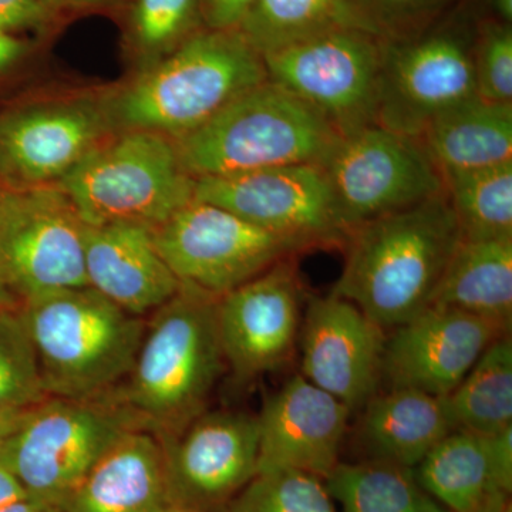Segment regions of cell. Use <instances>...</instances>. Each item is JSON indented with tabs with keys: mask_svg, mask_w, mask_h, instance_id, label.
Listing matches in <instances>:
<instances>
[{
	"mask_svg": "<svg viewBox=\"0 0 512 512\" xmlns=\"http://www.w3.org/2000/svg\"><path fill=\"white\" fill-rule=\"evenodd\" d=\"M461 232L446 192L359 225L332 295L355 303L380 328H397L429 308Z\"/></svg>",
	"mask_w": 512,
	"mask_h": 512,
	"instance_id": "1",
	"label": "cell"
},
{
	"mask_svg": "<svg viewBox=\"0 0 512 512\" xmlns=\"http://www.w3.org/2000/svg\"><path fill=\"white\" fill-rule=\"evenodd\" d=\"M268 80L264 59L239 30L191 36L117 94L107 120L123 130L178 140Z\"/></svg>",
	"mask_w": 512,
	"mask_h": 512,
	"instance_id": "2",
	"label": "cell"
},
{
	"mask_svg": "<svg viewBox=\"0 0 512 512\" xmlns=\"http://www.w3.org/2000/svg\"><path fill=\"white\" fill-rule=\"evenodd\" d=\"M217 301L181 285L146 326L124 394L143 429L173 436L204 412L225 363Z\"/></svg>",
	"mask_w": 512,
	"mask_h": 512,
	"instance_id": "3",
	"label": "cell"
},
{
	"mask_svg": "<svg viewBox=\"0 0 512 512\" xmlns=\"http://www.w3.org/2000/svg\"><path fill=\"white\" fill-rule=\"evenodd\" d=\"M47 397L97 399L128 376L147 323L93 288L25 303L20 313Z\"/></svg>",
	"mask_w": 512,
	"mask_h": 512,
	"instance_id": "4",
	"label": "cell"
},
{
	"mask_svg": "<svg viewBox=\"0 0 512 512\" xmlns=\"http://www.w3.org/2000/svg\"><path fill=\"white\" fill-rule=\"evenodd\" d=\"M340 140L342 134L318 110L266 80L173 143L184 170L200 178L323 165Z\"/></svg>",
	"mask_w": 512,
	"mask_h": 512,
	"instance_id": "5",
	"label": "cell"
},
{
	"mask_svg": "<svg viewBox=\"0 0 512 512\" xmlns=\"http://www.w3.org/2000/svg\"><path fill=\"white\" fill-rule=\"evenodd\" d=\"M84 224L156 228L194 200L173 140L130 130L96 146L57 183Z\"/></svg>",
	"mask_w": 512,
	"mask_h": 512,
	"instance_id": "6",
	"label": "cell"
},
{
	"mask_svg": "<svg viewBox=\"0 0 512 512\" xmlns=\"http://www.w3.org/2000/svg\"><path fill=\"white\" fill-rule=\"evenodd\" d=\"M97 399L49 397L26 412L3 444L0 463L30 500L62 508L104 451L140 427L124 404Z\"/></svg>",
	"mask_w": 512,
	"mask_h": 512,
	"instance_id": "7",
	"label": "cell"
},
{
	"mask_svg": "<svg viewBox=\"0 0 512 512\" xmlns=\"http://www.w3.org/2000/svg\"><path fill=\"white\" fill-rule=\"evenodd\" d=\"M262 59L268 80L318 110L342 137L376 124L382 37L356 28L326 30Z\"/></svg>",
	"mask_w": 512,
	"mask_h": 512,
	"instance_id": "8",
	"label": "cell"
},
{
	"mask_svg": "<svg viewBox=\"0 0 512 512\" xmlns=\"http://www.w3.org/2000/svg\"><path fill=\"white\" fill-rule=\"evenodd\" d=\"M153 238L181 285L215 298L301 252L292 242L197 200L153 228Z\"/></svg>",
	"mask_w": 512,
	"mask_h": 512,
	"instance_id": "9",
	"label": "cell"
},
{
	"mask_svg": "<svg viewBox=\"0 0 512 512\" xmlns=\"http://www.w3.org/2000/svg\"><path fill=\"white\" fill-rule=\"evenodd\" d=\"M340 220L359 225L444 194V178L419 138L370 124L342 137L322 165Z\"/></svg>",
	"mask_w": 512,
	"mask_h": 512,
	"instance_id": "10",
	"label": "cell"
},
{
	"mask_svg": "<svg viewBox=\"0 0 512 512\" xmlns=\"http://www.w3.org/2000/svg\"><path fill=\"white\" fill-rule=\"evenodd\" d=\"M194 200L224 208L292 242L301 252L345 248L348 242V228L340 220L322 165H282L195 178Z\"/></svg>",
	"mask_w": 512,
	"mask_h": 512,
	"instance_id": "11",
	"label": "cell"
},
{
	"mask_svg": "<svg viewBox=\"0 0 512 512\" xmlns=\"http://www.w3.org/2000/svg\"><path fill=\"white\" fill-rule=\"evenodd\" d=\"M86 227L59 185L6 192L0 279L25 302L87 288Z\"/></svg>",
	"mask_w": 512,
	"mask_h": 512,
	"instance_id": "12",
	"label": "cell"
},
{
	"mask_svg": "<svg viewBox=\"0 0 512 512\" xmlns=\"http://www.w3.org/2000/svg\"><path fill=\"white\" fill-rule=\"evenodd\" d=\"M477 96L474 46L451 32L383 42L376 124L419 138L427 126Z\"/></svg>",
	"mask_w": 512,
	"mask_h": 512,
	"instance_id": "13",
	"label": "cell"
},
{
	"mask_svg": "<svg viewBox=\"0 0 512 512\" xmlns=\"http://www.w3.org/2000/svg\"><path fill=\"white\" fill-rule=\"evenodd\" d=\"M291 259L218 298L222 352L239 379L278 369L292 356L301 322V285Z\"/></svg>",
	"mask_w": 512,
	"mask_h": 512,
	"instance_id": "14",
	"label": "cell"
},
{
	"mask_svg": "<svg viewBox=\"0 0 512 512\" xmlns=\"http://www.w3.org/2000/svg\"><path fill=\"white\" fill-rule=\"evenodd\" d=\"M505 333L508 329L493 320L431 305L397 326L384 346L383 373L392 387L446 397Z\"/></svg>",
	"mask_w": 512,
	"mask_h": 512,
	"instance_id": "15",
	"label": "cell"
},
{
	"mask_svg": "<svg viewBox=\"0 0 512 512\" xmlns=\"http://www.w3.org/2000/svg\"><path fill=\"white\" fill-rule=\"evenodd\" d=\"M258 454V417L200 414L165 440L171 500L194 505L227 500L256 476Z\"/></svg>",
	"mask_w": 512,
	"mask_h": 512,
	"instance_id": "16",
	"label": "cell"
},
{
	"mask_svg": "<svg viewBox=\"0 0 512 512\" xmlns=\"http://www.w3.org/2000/svg\"><path fill=\"white\" fill-rule=\"evenodd\" d=\"M384 346L383 329L355 303L332 293L312 299L303 323L302 376L350 412L362 409L382 376Z\"/></svg>",
	"mask_w": 512,
	"mask_h": 512,
	"instance_id": "17",
	"label": "cell"
},
{
	"mask_svg": "<svg viewBox=\"0 0 512 512\" xmlns=\"http://www.w3.org/2000/svg\"><path fill=\"white\" fill-rule=\"evenodd\" d=\"M350 410L302 375L269 397L259 421L256 474L298 470L325 480L338 466Z\"/></svg>",
	"mask_w": 512,
	"mask_h": 512,
	"instance_id": "18",
	"label": "cell"
},
{
	"mask_svg": "<svg viewBox=\"0 0 512 512\" xmlns=\"http://www.w3.org/2000/svg\"><path fill=\"white\" fill-rule=\"evenodd\" d=\"M92 104L33 107L0 120V156L6 171L32 187L59 183L109 126Z\"/></svg>",
	"mask_w": 512,
	"mask_h": 512,
	"instance_id": "19",
	"label": "cell"
},
{
	"mask_svg": "<svg viewBox=\"0 0 512 512\" xmlns=\"http://www.w3.org/2000/svg\"><path fill=\"white\" fill-rule=\"evenodd\" d=\"M84 256L90 288L131 315L157 311L181 289L144 225H87Z\"/></svg>",
	"mask_w": 512,
	"mask_h": 512,
	"instance_id": "20",
	"label": "cell"
},
{
	"mask_svg": "<svg viewBox=\"0 0 512 512\" xmlns=\"http://www.w3.org/2000/svg\"><path fill=\"white\" fill-rule=\"evenodd\" d=\"M170 501L164 448L151 431L136 427L104 451L62 510L165 512Z\"/></svg>",
	"mask_w": 512,
	"mask_h": 512,
	"instance_id": "21",
	"label": "cell"
},
{
	"mask_svg": "<svg viewBox=\"0 0 512 512\" xmlns=\"http://www.w3.org/2000/svg\"><path fill=\"white\" fill-rule=\"evenodd\" d=\"M362 437L376 460L413 468L457 430L446 397L392 387L365 404Z\"/></svg>",
	"mask_w": 512,
	"mask_h": 512,
	"instance_id": "22",
	"label": "cell"
},
{
	"mask_svg": "<svg viewBox=\"0 0 512 512\" xmlns=\"http://www.w3.org/2000/svg\"><path fill=\"white\" fill-rule=\"evenodd\" d=\"M441 174L512 160V103L473 99L444 111L419 137Z\"/></svg>",
	"mask_w": 512,
	"mask_h": 512,
	"instance_id": "23",
	"label": "cell"
},
{
	"mask_svg": "<svg viewBox=\"0 0 512 512\" xmlns=\"http://www.w3.org/2000/svg\"><path fill=\"white\" fill-rule=\"evenodd\" d=\"M431 305L471 313L510 330L512 239H461L444 269Z\"/></svg>",
	"mask_w": 512,
	"mask_h": 512,
	"instance_id": "24",
	"label": "cell"
},
{
	"mask_svg": "<svg viewBox=\"0 0 512 512\" xmlns=\"http://www.w3.org/2000/svg\"><path fill=\"white\" fill-rule=\"evenodd\" d=\"M417 481L450 512H507V494L495 490L484 437L454 430L417 464Z\"/></svg>",
	"mask_w": 512,
	"mask_h": 512,
	"instance_id": "25",
	"label": "cell"
},
{
	"mask_svg": "<svg viewBox=\"0 0 512 512\" xmlns=\"http://www.w3.org/2000/svg\"><path fill=\"white\" fill-rule=\"evenodd\" d=\"M457 430L488 437L512 426V340L500 336L446 396Z\"/></svg>",
	"mask_w": 512,
	"mask_h": 512,
	"instance_id": "26",
	"label": "cell"
},
{
	"mask_svg": "<svg viewBox=\"0 0 512 512\" xmlns=\"http://www.w3.org/2000/svg\"><path fill=\"white\" fill-rule=\"evenodd\" d=\"M325 485L343 512H450L421 487L413 468L386 461L338 464Z\"/></svg>",
	"mask_w": 512,
	"mask_h": 512,
	"instance_id": "27",
	"label": "cell"
},
{
	"mask_svg": "<svg viewBox=\"0 0 512 512\" xmlns=\"http://www.w3.org/2000/svg\"><path fill=\"white\" fill-rule=\"evenodd\" d=\"M366 30L353 0H255L239 32L259 55L326 30Z\"/></svg>",
	"mask_w": 512,
	"mask_h": 512,
	"instance_id": "28",
	"label": "cell"
},
{
	"mask_svg": "<svg viewBox=\"0 0 512 512\" xmlns=\"http://www.w3.org/2000/svg\"><path fill=\"white\" fill-rule=\"evenodd\" d=\"M443 178L463 239H512V160Z\"/></svg>",
	"mask_w": 512,
	"mask_h": 512,
	"instance_id": "29",
	"label": "cell"
},
{
	"mask_svg": "<svg viewBox=\"0 0 512 512\" xmlns=\"http://www.w3.org/2000/svg\"><path fill=\"white\" fill-rule=\"evenodd\" d=\"M35 349L20 315L0 311V412L28 410L45 402Z\"/></svg>",
	"mask_w": 512,
	"mask_h": 512,
	"instance_id": "30",
	"label": "cell"
},
{
	"mask_svg": "<svg viewBox=\"0 0 512 512\" xmlns=\"http://www.w3.org/2000/svg\"><path fill=\"white\" fill-rule=\"evenodd\" d=\"M322 478L298 470L256 474L231 512H336Z\"/></svg>",
	"mask_w": 512,
	"mask_h": 512,
	"instance_id": "31",
	"label": "cell"
},
{
	"mask_svg": "<svg viewBox=\"0 0 512 512\" xmlns=\"http://www.w3.org/2000/svg\"><path fill=\"white\" fill-rule=\"evenodd\" d=\"M200 0H136L133 32L146 53H161L175 45L190 29Z\"/></svg>",
	"mask_w": 512,
	"mask_h": 512,
	"instance_id": "32",
	"label": "cell"
},
{
	"mask_svg": "<svg viewBox=\"0 0 512 512\" xmlns=\"http://www.w3.org/2000/svg\"><path fill=\"white\" fill-rule=\"evenodd\" d=\"M477 96L493 103H512V32L490 25L474 46Z\"/></svg>",
	"mask_w": 512,
	"mask_h": 512,
	"instance_id": "33",
	"label": "cell"
},
{
	"mask_svg": "<svg viewBox=\"0 0 512 512\" xmlns=\"http://www.w3.org/2000/svg\"><path fill=\"white\" fill-rule=\"evenodd\" d=\"M373 5L367 23L376 36L382 37L384 26L403 22L413 16L429 12L441 0H369Z\"/></svg>",
	"mask_w": 512,
	"mask_h": 512,
	"instance_id": "34",
	"label": "cell"
},
{
	"mask_svg": "<svg viewBox=\"0 0 512 512\" xmlns=\"http://www.w3.org/2000/svg\"><path fill=\"white\" fill-rule=\"evenodd\" d=\"M491 483L500 493L512 490V426L494 436L484 437Z\"/></svg>",
	"mask_w": 512,
	"mask_h": 512,
	"instance_id": "35",
	"label": "cell"
},
{
	"mask_svg": "<svg viewBox=\"0 0 512 512\" xmlns=\"http://www.w3.org/2000/svg\"><path fill=\"white\" fill-rule=\"evenodd\" d=\"M50 18L46 0H0V32L35 28Z\"/></svg>",
	"mask_w": 512,
	"mask_h": 512,
	"instance_id": "36",
	"label": "cell"
},
{
	"mask_svg": "<svg viewBox=\"0 0 512 512\" xmlns=\"http://www.w3.org/2000/svg\"><path fill=\"white\" fill-rule=\"evenodd\" d=\"M255 0H200V12L210 30H238Z\"/></svg>",
	"mask_w": 512,
	"mask_h": 512,
	"instance_id": "37",
	"label": "cell"
},
{
	"mask_svg": "<svg viewBox=\"0 0 512 512\" xmlns=\"http://www.w3.org/2000/svg\"><path fill=\"white\" fill-rule=\"evenodd\" d=\"M23 498H28L25 488L19 483L18 478L13 476L12 471L0 463V508Z\"/></svg>",
	"mask_w": 512,
	"mask_h": 512,
	"instance_id": "38",
	"label": "cell"
},
{
	"mask_svg": "<svg viewBox=\"0 0 512 512\" xmlns=\"http://www.w3.org/2000/svg\"><path fill=\"white\" fill-rule=\"evenodd\" d=\"M25 52V43L13 33L0 32V70L6 69Z\"/></svg>",
	"mask_w": 512,
	"mask_h": 512,
	"instance_id": "39",
	"label": "cell"
},
{
	"mask_svg": "<svg viewBox=\"0 0 512 512\" xmlns=\"http://www.w3.org/2000/svg\"><path fill=\"white\" fill-rule=\"evenodd\" d=\"M29 410V409H28ZM28 410H12V412H0V450L8 440L10 434L19 426Z\"/></svg>",
	"mask_w": 512,
	"mask_h": 512,
	"instance_id": "40",
	"label": "cell"
},
{
	"mask_svg": "<svg viewBox=\"0 0 512 512\" xmlns=\"http://www.w3.org/2000/svg\"><path fill=\"white\" fill-rule=\"evenodd\" d=\"M50 507L36 503L30 498H23V500L15 501L0 508V512H47Z\"/></svg>",
	"mask_w": 512,
	"mask_h": 512,
	"instance_id": "41",
	"label": "cell"
},
{
	"mask_svg": "<svg viewBox=\"0 0 512 512\" xmlns=\"http://www.w3.org/2000/svg\"><path fill=\"white\" fill-rule=\"evenodd\" d=\"M15 306V296L8 285L0 279V311H12Z\"/></svg>",
	"mask_w": 512,
	"mask_h": 512,
	"instance_id": "42",
	"label": "cell"
},
{
	"mask_svg": "<svg viewBox=\"0 0 512 512\" xmlns=\"http://www.w3.org/2000/svg\"><path fill=\"white\" fill-rule=\"evenodd\" d=\"M495 12L504 19V22L510 23L512 19V0H493Z\"/></svg>",
	"mask_w": 512,
	"mask_h": 512,
	"instance_id": "43",
	"label": "cell"
},
{
	"mask_svg": "<svg viewBox=\"0 0 512 512\" xmlns=\"http://www.w3.org/2000/svg\"><path fill=\"white\" fill-rule=\"evenodd\" d=\"M46 2L52 5V3H94L99 2V0H46Z\"/></svg>",
	"mask_w": 512,
	"mask_h": 512,
	"instance_id": "44",
	"label": "cell"
},
{
	"mask_svg": "<svg viewBox=\"0 0 512 512\" xmlns=\"http://www.w3.org/2000/svg\"><path fill=\"white\" fill-rule=\"evenodd\" d=\"M3 208H5V194H0V232H2Z\"/></svg>",
	"mask_w": 512,
	"mask_h": 512,
	"instance_id": "45",
	"label": "cell"
},
{
	"mask_svg": "<svg viewBox=\"0 0 512 512\" xmlns=\"http://www.w3.org/2000/svg\"><path fill=\"white\" fill-rule=\"evenodd\" d=\"M6 173L5 164H3L2 156H0V174Z\"/></svg>",
	"mask_w": 512,
	"mask_h": 512,
	"instance_id": "46",
	"label": "cell"
},
{
	"mask_svg": "<svg viewBox=\"0 0 512 512\" xmlns=\"http://www.w3.org/2000/svg\"><path fill=\"white\" fill-rule=\"evenodd\" d=\"M47 512H64L62 508L50 507Z\"/></svg>",
	"mask_w": 512,
	"mask_h": 512,
	"instance_id": "47",
	"label": "cell"
},
{
	"mask_svg": "<svg viewBox=\"0 0 512 512\" xmlns=\"http://www.w3.org/2000/svg\"><path fill=\"white\" fill-rule=\"evenodd\" d=\"M165 512H178V511H165Z\"/></svg>",
	"mask_w": 512,
	"mask_h": 512,
	"instance_id": "48",
	"label": "cell"
}]
</instances>
